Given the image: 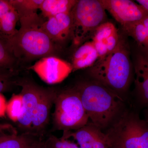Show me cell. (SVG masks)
I'll return each instance as SVG.
<instances>
[{
    "label": "cell",
    "mask_w": 148,
    "mask_h": 148,
    "mask_svg": "<svg viewBox=\"0 0 148 148\" xmlns=\"http://www.w3.org/2000/svg\"><path fill=\"white\" fill-rule=\"evenodd\" d=\"M52 88H45L33 116L30 132L38 135L48 124L51 110L57 94Z\"/></svg>",
    "instance_id": "12"
},
{
    "label": "cell",
    "mask_w": 148,
    "mask_h": 148,
    "mask_svg": "<svg viewBox=\"0 0 148 148\" xmlns=\"http://www.w3.org/2000/svg\"><path fill=\"white\" fill-rule=\"evenodd\" d=\"M100 130L93 125L88 123L75 132H64L61 139L67 140L72 137L76 140L80 148H92L93 141Z\"/></svg>",
    "instance_id": "17"
},
{
    "label": "cell",
    "mask_w": 148,
    "mask_h": 148,
    "mask_svg": "<svg viewBox=\"0 0 148 148\" xmlns=\"http://www.w3.org/2000/svg\"><path fill=\"white\" fill-rule=\"evenodd\" d=\"M92 80L122 97L128 90L132 77V67L125 41L119 38L116 47L90 68Z\"/></svg>",
    "instance_id": "2"
},
{
    "label": "cell",
    "mask_w": 148,
    "mask_h": 148,
    "mask_svg": "<svg viewBox=\"0 0 148 148\" xmlns=\"http://www.w3.org/2000/svg\"><path fill=\"white\" fill-rule=\"evenodd\" d=\"M18 13L21 27L41 25L45 21L37 13L43 0H10Z\"/></svg>",
    "instance_id": "14"
},
{
    "label": "cell",
    "mask_w": 148,
    "mask_h": 148,
    "mask_svg": "<svg viewBox=\"0 0 148 148\" xmlns=\"http://www.w3.org/2000/svg\"><path fill=\"white\" fill-rule=\"evenodd\" d=\"M71 12L47 18L42 25L51 39L61 47L67 40L72 38L73 22Z\"/></svg>",
    "instance_id": "10"
},
{
    "label": "cell",
    "mask_w": 148,
    "mask_h": 148,
    "mask_svg": "<svg viewBox=\"0 0 148 148\" xmlns=\"http://www.w3.org/2000/svg\"><path fill=\"white\" fill-rule=\"evenodd\" d=\"M54 127L64 132L79 129L88 124L89 118L75 87L57 92L54 101Z\"/></svg>",
    "instance_id": "5"
},
{
    "label": "cell",
    "mask_w": 148,
    "mask_h": 148,
    "mask_svg": "<svg viewBox=\"0 0 148 148\" xmlns=\"http://www.w3.org/2000/svg\"><path fill=\"white\" fill-rule=\"evenodd\" d=\"M28 148H51L48 140L37 139Z\"/></svg>",
    "instance_id": "26"
},
{
    "label": "cell",
    "mask_w": 148,
    "mask_h": 148,
    "mask_svg": "<svg viewBox=\"0 0 148 148\" xmlns=\"http://www.w3.org/2000/svg\"><path fill=\"white\" fill-rule=\"evenodd\" d=\"M18 86L22 88V106L16 122L23 133L30 132L33 116L45 88L25 81H19Z\"/></svg>",
    "instance_id": "8"
},
{
    "label": "cell",
    "mask_w": 148,
    "mask_h": 148,
    "mask_svg": "<svg viewBox=\"0 0 148 148\" xmlns=\"http://www.w3.org/2000/svg\"><path fill=\"white\" fill-rule=\"evenodd\" d=\"M51 148H80L73 142L65 139H58L54 136L48 139Z\"/></svg>",
    "instance_id": "23"
},
{
    "label": "cell",
    "mask_w": 148,
    "mask_h": 148,
    "mask_svg": "<svg viewBox=\"0 0 148 148\" xmlns=\"http://www.w3.org/2000/svg\"><path fill=\"white\" fill-rule=\"evenodd\" d=\"M106 10L108 11L123 28L141 21L148 12L137 3L130 0H100Z\"/></svg>",
    "instance_id": "9"
},
{
    "label": "cell",
    "mask_w": 148,
    "mask_h": 148,
    "mask_svg": "<svg viewBox=\"0 0 148 148\" xmlns=\"http://www.w3.org/2000/svg\"><path fill=\"white\" fill-rule=\"evenodd\" d=\"M143 24L145 27L147 33L148 34V15L141 20Z\"/></svg>",
    "instance_id": "28"
},
{
    "label": "cell",
    "mask_w": 148,
    "mask_h": 148,
    "mask_svg": "<svg viewBox=\"0 0 148 148\" xmlns=\"http://www.w3.org/2000/svg\"><path fill=\"white\" fill-rule=\"evenodd\" d=\"M42 25L20 27L15 35L10 37L14 53L19 63L56 56L61 51V47L51 39Z\"/></svg>",
    "instance_id": "3"
},
{
    "label": "cell",
    "mask_w": 148,
    "mask_h": 148,
    "mask_svg": "<svg viewBox=\"0 0 148 148\" xmlns=\"http://www.w3.org/2000/svg\"><path fill=\"white\" fill-rule=\"evenodd\" d=\"M145 120L148 123V110L146 113Z\"/></svg>",
    "instance_id": "29"
},
{
    "label": "cell",
    "mask_w": 148,
    "mask_h": 148,
    "mask_svg": "<svg viewBox=\"0 0 148 148\" xmlns=\"http://www.w3.org/2000/svg\"><path fill=\"white\" fill-rule=\"evenodd\" d=\"M37 139L35 134H18L11 125L0 123V148H28Z\"/></svg>",
    "instance_id": "15"
},
{
    "label": "cell",
    "mask_w": 148,
    "mask_h": 148,
    "mask_svg": "<svg viewBox=\"0 0 148 148\" xmlns=\"http://www.w3.org/2000/svg\"><path fill=\"white\" fill-rule=\"evenodd\" d=\"M77 1L43 0L40 9L43 16L47 18L71 11Z\"/></svg>",
    "instance_id": "18"
},
{
    "label": "cell",
    "mask_w": 148,
    "mask_h": 148,
    "mask_svg": "<svg viewBox=\"0 0 148 148\" xmlns=\"http://www.w3.org/2000/svg\"><path fill=\"white\" fill-rule=\"evenodd\" d=\"M75 88L91 124L101 130L109 128L124 112L123 98L96 81L83 82Z\"/></svg>",
    "instance_id": "1"
},
{
    "label": "cell",
    "mask_w": 148,
    "mask_h": 148,
    "mask_svg": "<svg viewBox=\"0 0 148 148\" xmlns=\"http://www.w3.org/2000/svg\"><path fill=\"white\" fill-rule=\"evenodd\" d=\"M19 64L14 53L10 37L0 33V69L18 71Z\"/></svg>",
    "instance_id": "19"
},
{
    "label": "cell",
    "mask_w": 148,
    "mask_h": 148,
    "mask_svg": "<svg viewBox=\"0 0 148 148\" xmlns=\"http://www.w3.org/2000/svg\"><path fill=\"white\" fill-rule=\"evenodd\" d=\"M109 148H148V123L124 111L105 133Z\"/></svg>",
    "instance_id": "4"
},
{
    "label": "cell",
    "mask_w": 148,
    "mask_h": 148,
    "mask_svg": "<svg viewBox=\"0 0 148 148\" xmlns=\"http://www.w3.org/2000/svg\"><path fill=\"white\" fill-rule=\"evenodd\" d=\"M72 38L74 45L80 46L92 38L95 30L106 22V10L100 0L77 1L71 12Z\"/></svg>",
    "instance_id": "6"
},
{
    "label": "cell",
    "mask_w": 148,
    "mask_h": 148,
    "mask_svg": "<svg viewBox=\"0 0 148 148\" xmlns=\"http://www.w3.org/2000/svg\"><path fill=\"white\" fill-rule=\"evenodd\" d=\"M109 145L106 138V134L100 130L98 131L93 143L92 148H109Z\"/></svg>",
    "instance_id": "24"
},
{
    "label": "cell",
    "mask_w": 148,
    "mask_h": 148,
    "mask_svg": "<svg viewBox=\"0 0 148 148\" xmlns=\"http://www.w3.org/2000/svg\"><path fill=\"white\" fill-rule=\"evenodd\" d=\"M136 1L148 12V0H137Z\"/></svg>",
    "instance_id": "27"
},
{
    "label": "cell",
    "mask_w": 148,
    "mask_h": 148,
    "mask_svg": "<svg viewBox=\"0 0 148 148\" xmlns=\"http://www.w3.org/2000/svg\"><path fill=\"white\" fill-rule=\"evenodd\" d=\"M119 38L116 27L111 22L106 21L96 29L91 38V41L99 59L104 58L115 49Z\"/></svg>",
    "instance_id": "11"
},
{
    "label": "cell",
    "mask_w": 148,
    "mask_h": 148,
    "mask_svg": "<svg viewBox=\"0 0 148 148\" xmlns=\"http://www.w3.org/2000/svg\"><path fill=\"white\" fill-rule=\"evenodd\" d=\"M30 69L49 84L62 82L73 71L71 64L55 56L41 58Z\"/></svg>",
    "instance_id": "7"
},
{
    "label": "cell",
    "mask_w": 148,
    "mask_h": 148,
    "mask_svg": "<svg viewBox=\"0 0 148 148\" xmlns=\"http://www.w3.org/2000/svg\"><path fill=\"white\" fill-rule=\"evenodd\" d=\"M13 8L10 0H0V21Z\"/></svg>",
    "instance_id": "25"
},
{
    "label": "cell",
    "mask_w": 148,
    "mask_h": 148,
    "mask_svg": "<svg viewBox=\"0 0 148 148\" xmlns=\"http://www.w3.org/2000/svg\"><path fill=\"white\" fill-rule=\"evenodd\" d=\"M18 21V13L14 8L0 21V33L7 36H12L18 31L16 27Z\"/></svg>",
    "instance_id": "20"
},
{
    "label": "cell",
    "mask_w": 148,
    "mask_h": 148,
    "mask_svg": "<svg viewBox=\"0 0 148 148\" xmlns=\"http://www.w3.org/2000/svg\"><path fill=\"white\" fill-rule=\"evenodd\" d=\"M22 106V97L21 94L13 95L7 108L9 116L13 121H17Z\"/></svg>",
    "instance_id": "22"
},
{
    "label": "cell",
    "mask_w": 148,
    "mask_h": 148,
    "mask_svg": "<svg viewBox=\"0 0 148 148\" xmlns=\"http://www.w3.org/2000/svg\"><path fill=\"white\" fill-rule=\"evenodd\" d=\"M98 59V53L92 41L85 42L77 49L73 56V71L92 67Z\"/></svg>",
    "instance_id": "16"
},
{
    "label": "cell",
    "mask_w": 148,
    "mask_h": 148,
    "mask_svg": "<svg viewBox=\"0 0 148 148\" xmlns=\"http://www.w3.org/2000/svg\"><path fill=\"white\" fill-rule=\"evenodd\" d=\"M17 73L18 71L0 69V94L18 86V81L15 78Z\"/></svg>",
    "instance_id": "21"
},
{
    "label": "cell",
    "mask_w": 148,
    "mask_h": 148,
    "mask_svg": "<svg viewBox=\"0 0 148 148\" xmlns=\"http://www.w3.org/2000/svg\"><path fill=\"white\" fill-rule=\"evenodd\" d=\"M140 49L134 61L135 89L140 102L148 106V51Z\"/></svg>",
    "instance_id": "13"
}]
</instances>
